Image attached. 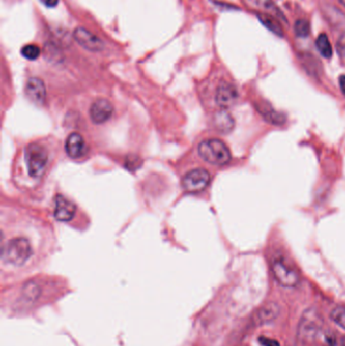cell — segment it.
Segmentation results:
<instances>
[{
    "instance_id": "cell-19",
    "label": "cell",
    "mask_w": 345,
    "mask_h": 346,
    "mask_svg": "<svg viewBox=\"0 0 345 346\" xmlns=\"http://www.w3.org/2000/svg\"><path fill=\"white\" fill-rule=\"evenodd\" d=\"M259 343L262 346H280L279 343L276 340L264 337V336H260L258 338Z\"/></svg>"
},
{
    "instance_id": "cell-6",
    "label": "cell",
    "mask_w": 345,
    "mask_h": 346,
    "mask_svg": "<svg viewBox=\"0 0 345 346\" xmlns=\"http://www.w3.org/2000/svg\"><path fill=\"white\" fill-rule=\"evenodd\" d=\"M75 41L87 51L99 52L104 49L103 41L85 27L78 26L73 33Z\"/></svg>"
},
{
    "instance_id": "cell-2",
    "label": "cell",
    "mask_w": 345,
    "mask_h": 346,
    "mask_svg": "<svg viewBox=\"0 0 345 346\" xmlns=\"http://www.w3.org/2000/svg\"><path fill=\"white\" fill-rule=\"evenodd\" d=\"M33 254L31 243L25 238L9 240L2 252L3 260L13 265H22Z\"/></svg>"
},
{
    "instance_id": "cell-22",
    "label": "cell",
    "mask_w": 345,
    "mask_h": 346,
    "mask_svg": "<svg viewBox=\"0 0 345 346\" xmlns=\"http://www.w3.org/2000/svg\"><path fill=\"white\" fill-rule=\"evenodd\" d=\"M339 85H340L342 93L345 95V75H341L339 77Z\"/></svg>"
},
{
    "instance_id": "cell-23",
    "label": "cell",
    "mask_w": 345,
    "mask_h": 346,
    "mask_svg": "<svg viewBox=\"0 0 345 346\" xmlns=\"http://www.w3.org/2000/svg\"><path fill=\"white\" fill-rule=\"evenodd\" d=\"M338 1H339V2H340L342 5H344L345 6V0H338Z\"/></svg>"
},
{
    "instance_id": "cell-1",
    "label": "cell",
    "mask_w": 345,
    "mask_h": 346,
    "mask_svg": "<svg viewBox=\"0 0 345 346\" xmlns=\"http://www.w3.org/2000/svg\"><path fill=\"white\" fill-rule=\"evenodd\" d=\"M198 154L207 162L214 165L227 164L231 153L227 145L218 139H209L198 145Z\"/></svg>"
},
{
    "instance_id": "cell-15",
    "label": "cell",
    "mask_w": 345,
    "mask_h": 346,
    "mask_svg": "<svg viewBox=\"0 0 345 346\" xmlns=\"http://www.w3.org/2000/svg\"><path fill=\"white\" fill-rule=\"evenodd\" d=\"M316 46H317L318 51L320 52V54L324 58H331L332 57V54H333L332 46L330 44L328 37L325 34H321V35L318 36V38L316 40Z\"/></svg>"
},
{
    "instance_id": "cell-8",
    "label": "cell",
    "mask_w": 345,
    "mask_h": 346,
    "mask_svg": "<svg viewBox=\"0 0 345 346\" xmlns=\"http://www.w3.org/2000/svg\"><path fill=\"white\" fill-rule=\"evenodd\" d=\"M238 97V91L233 84L223 81L219 84L216 92V102L221 108H228L235 103Z\"/></svg>"
},
{
    "instance_id": "cell-4",
    "label": "cell",
    "mask_w": 345,
    "mask_h": 346,
    "mask_svg": "<svg viewBox=\"0 0 345 346\" xmlns=\"http://www.w3.org/2000/svg\"><path fill=\"white\" fill-rule=\"evenodd\" d=\"M275 279L285 287H294L300 282L299 273L284 260H275L271 264Z\"/></svg>"
},
{
    "instance_id": "cell-16",
    "label": "cell",
    "mask_w": 345,
    "mask_h": 346,
    "mask_svg": "<svg viewBox=\"0 0 345 346\" xmlns=\"http://www.w3.org/2000/svg\"><path fill=\"white\" fill-rule=\"evenodd\" d=\"M40 54H41L40 48L34 44L25 45L21 49V55L27 60H36L39 58Z\"/></svg>"
},
{
    "instance_id": "cell-5",
    "label": "cell",
    "mask_w": 345,
    "mask_h": 346,
    "mask_svg": "<svg viewBox=\"0 0 345 346\" xmlns=\"http://www.w3.org/2000/svg\"><path fill=\"white\" fill-rule=\"evenodd\" d=\"M210 182V173L204 168H196L186 173L182 179V186L188 192L204 190Z\"/></svg>"
},
{
    "instance_id": "cell-17",
    "label": "cell",
    "mask_w": 345,
    "mask_h": 346,
    "mask_svg": "<svg viewBox=\"0 0 345 346\" xmlns=\"http://www.w3.org/2000/svg\"><path fill=\"white\" fill-rule=\"evenodd\" d=\"M310 23L305 19H299L295 22V34L300 38H305L310 35Z\"/></svg>"
},
{
    "instance_id": "cell-11",
    "label": "cell",
    "mask_w": 345,
    "mask_h": 346,
    "mask_svg": "<svg viewBox=\"0 0 345 346\" xmlns=\"http://www.w3.org/2000/svg\"><path fill=\"white\" fill-rule=\"evenodd\" d=\"M26 97L36 104L44 103L46 99V86L42 79L33 77L30 78L25 84Z\"/></svg>"
},
{
    "instance_id": "cell-7",
    "label": "cell",
    "mask_w": 345,
    "mask_h": 346,
    "mask_svg": "<svg viewBox=\"0 0 345 346\" xmlns=\"http://www.w3.org/2000/svg\"><path fill=\"white\" fill-rule=\"evenodd\" d=\"M113 113L112 104L104 98H99L95 100L89 109V114L94 124L100 125L107 122Z\"/></svg>"
},
{
    "instance_id": "cell-13",
    "label": "cell",
    "mask_w": 345,
    "mask_h": 346,
    "mask_svg": "<svg viewBox=\"0 0 345 346\" xmlns=\"http://www.w3.org/2000/svg\"><path fill=\"white\" fill-rule=\"evenodd\" d=\"M257 17L259 20L262 22V24L268 28L270 32H272L273 34L282 37L283 36V28L280 24V22L278 21V19L270 14H266V13H257Z\"/></svg>"
},
{
    "instance_id": "cell-12",
    "label": "cell",
    "mask_w": 345,
    "mask_h": 346,
    "mask_svg": "<svg viewBox=\"0 0 345 346\" xmlns=\"http://www.w3.org/2000/svg\"><path fill=\"white\" fill-rule=\"evenodd\" d=\"M215 126L219 131L229 133L234 128V120L226 109L222 108L215 116Z\"/></svg>"
},
{
    "instance_id": "cell-18",
    "label": "cell",
    "mask_w": 345,
    "mask_h": 346,
    "mask_svg": "<svg viewBox=\"0 0 345 346\" xmlns=\"http://www.w3.org/2000/svg\"><path fill=\"white\" fill-rule=\"evenodd\" d=\"M330 317L338 326L345 330V307L339 306L334 308L330 314Z\"/></svg>"
},
{
    "instance_id": "cell-10",
    "label": "cell",
    "mask_w": 345,
    "mask_h": 346,
    "mask_svg": "<svg viewBox=\"0 0 345 346\" xmlns=\"http://www.w3.org/2000/svg\"><path fill=\"white\" fill-rule=\"evenodd\" d=\"M65 150L67 155L73 159L84 156L87 152V147L83 137L77 133L70 134L65 143Z\"/></svg>"
},
{
    "instance_id": "cell-21",
    "label": "cell",
    "mask_w": 345,
    "mask_h": 346,
    "mask_svg": "<svg viewBox=\"0 0 345 346\" xmlns=\"http://www.w3.org/2000/svg\"><path fill=\"white\" fill-rule=\"evenodd\" d=\"M328 346H345L344 341H337V340H329Z\"/></svg>"
},
{
    "instance_id": "cell-3",
    "label": "cell",
    "mask_w": 345,
    "mask_h": 346,
    "mask_svg": "<svg viewBox=\"0 0 345 346\" xmlns=\"http://www.w3.org/2000/svg\"><path fill=\"white\" fill-rule=\"evenodd\" d=\"M24 157L28 174L32 177L41 176L48 162V152L45 147L32 143L25 148Z\"/></svg>"
},
{
    "instance_id": "cell-9",
    "label": "cell",
    "mask_w": 345,
    "mask_h": 346,
    "mask_svg": "<svg viewBox=\"0 0 345 346\" xmlns=\"http://www.w3.org/2000/svg\"><path fill=\"white\" fill-rule=\"evenodd\" d=\"M76 207L69 199L64 197L63 195H57L55 197V209L54 216L58 221L68 222L73 219L75 215Z\"/></svg>"
},
{
    "instance_id": "cell-14",
    "label": "cell",
    "mask_w": 345,
    "mask_h": 346,
    "mask_svg": "<svg viewBox=\"0 0 345 346\" xmlns=\"http://www.w3.org/2000/svg\"><path fill=\"white\" fill-rule=\"evenodd\" d=\"M254 5H256L260 9L265 12H268L270 15L276 17L277 19L285 20L283 14L278 9V7L271 0H251Z\"/></svg>"
},
{
    "instance_id": "cell-20",
    "label": "cell",
    "mask_w": 345,
    "mask_h": 346,
    "mask_svg": "<svg viewBox=\"0 0 345 346\" xmlns=\"http://www.w3.org/2000/svg\"><path fill=\"white\" fill-rule=\"evenodd\" d=\"M41 1L47 7H55L59 3V0H41Z\"/></svg>"
}]
</instances>
